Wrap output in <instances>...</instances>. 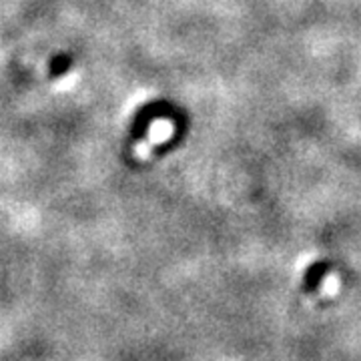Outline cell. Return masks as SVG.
Listing matches in <instances>:
<instances>
[{
	"instance_id": "6da1fadb",
	"label": "cell",
	"mask_w": 361,
	"mask_h": 361,
	"mask_svg": "<svg viewBox=\"0 0 361 361\" xmlns=\"http://www.w3.org/2000/svg\"><path fill=\"white\" fill-rule=\"evenodd\" d=\"M329 271H331V263L325 261V259L311 263L310 267L305 269V273H303L301 289H303L305 293H315V291L319 289V285L323 283V279L327 277Z\"/></svg>"
}]
</instances>
